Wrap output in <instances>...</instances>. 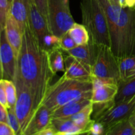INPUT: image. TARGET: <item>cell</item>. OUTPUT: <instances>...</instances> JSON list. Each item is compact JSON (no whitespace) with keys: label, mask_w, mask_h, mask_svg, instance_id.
<instances>
[{"label":"cell","mask_w":135,"mask_h":135,"mask_svg":"<svg viewBox=\"0 0 135 135\" xmlns=\"http://www.w3.org/2000/svg\"><path fill=\"white\" fill-rule=\"evenodd\" d=\"M134 77H135V68L133 70V71H131L130 73H129V75H127V78L125 79H131V78H134Z\"/></svg>","instance_id":"8d00e7d4"},{"label":"cell","mask_w":135,"mask_h":135,"mask_svg":"<svg viewBox=\"0 0 135 135\" xmlns=\"http://www.w3.org/2000/svg\"><path fill=\"white\" fill-rule=\"evenodd\" d=\"M51 113L48 108L41 104L37 108L28 125L21 135H34L48 127L52 118Z\"/></svg>","instance_id":"7c38bea8"},{"label":"cell","mask_w":135,"mask_h":135,"mask_svg":"<svg viewBox=\"0 0 135 135\" xmlns=\"http://www.w3.org/2000/svg\"><path fill=\"white\" fill-rule=\"evenodd\" d=\"M28 18L32 28L38 38L40 46L42 48L45 38L51 33L49 29L47 21L38 10L33 0L30 1Z\"/></svg>","instance_id":"8fae6325"},{"label":"cell","mask_w":135,"mask_h":135,"mask_svg":"<svg viewBox=\"0 0 135 135\" xmlns=\"http://www.w3.org/2000/svg\"><path fill=\"white\" fill-rule=\"evenodd\" d=\"M119 71L121 79L124 80L129 73L135 68V55L119 59Z\"/></svg>","instance_id":"cb8c5ba5"},{"label":"cell","mask_w":135,"mask_h":135,"mask_svg":"<svg viewBox=\"0 0 135 135\" xmlns=\"http://www.w3.org/2000/svg\"><path fill=\"white\" fill-rule=\"evenodd\" d=\"M63 50L59 47H54L47 51L48 61L50 69L53 75H55L57 72L65 71V58L63 57Z\"/></svg>","instance_id":"ffe728a7"},{"label":"cell","mask_w":135,"mask_h":135,"mask_svg":"<svg viewBox=\"0 0 135 135\" xmlns=\"http://www.w3.org/2000/svg\"><path fill=\"white\" fill-rule=\"evenodd\" d=\"M0 135H16V133L7 123L0 122Z\"/></svg>","instance_id":"d6a6232c"},{"label":"cell","mask_w":135,"mask_h":135,"mask_svg":"<svg viewBox=\"0 0 135 135\" xmlns=\"http://www.w3.org/2000/svg\"><path fill=\"white\" fill-rule=\"evenodd\" d=\"M7 108L0 103V122L7 123Z\"/></svg>","instance_id":"836d02e7"},{"label":"cell","mask_w":135,"mask_h":135,"mask_svg":"<svg viewBox=\"0 0 135 135\" xmlns=\"http://www.w3.org/2000/svg\"><path fill=\"white\" fill-rule=\"evenodd\" d=\"M67 1H69V0H67Z\"/></svg>","instance_id":"b9f144b4"},{"label":"cell","mask_w":135,"mask_h":135,"mask_svg":"<svg viewBox=\"0 0 135 135\" xmlns=\"http://www.w3.org/2000/svg\"><path fill=\"white\" fill-rule=\"evenodd\" d=\"M17 71L31 90L37 109L42 104L54 75L49 65L47 51L40 46L29 18L22 34Z\"/></svg>","instance_id":"6da1fadb"},{"label":"cell","mask_w":135,"mask_h":135,"mask_svg":"<svg viewBox=\"0 0 135 135\" xmlns=\"http://www.w3.org/2000/svg\"><path fill=\"white\" fill-rule=\"evenodd\" d=\"M135 96V77L119 80L118 90L115 97V104L132 100Z\"/></svg>","instance_id":"ac0fdd59"},{"label":"cell","mask_w":135,"mask_h":135,"mask_svg":"<svg viewBox=\"0 0 135 135\" xmlns=\"http://www.w3.org/2000/svg\"><path fill=\"white\" fill-rule=\"evenodd\" d=\"M76 135H90V133L88 132H84V133H81V134H76Z\"/></svg>","instance_id":"f35d334b"},{"label":"cell","mask_w":135,"mask_h":135,"mask_svg":"<svg viewBox=\"0 0 135 135\" xmlns=\"http://www.w3.org/2000/svg\"><path fill=\"white\" fill-rule=\"evenodd\" d=\"M104 135H105V134H104Z\"/></svg>","instance_id":"ee69618b"},{"label":"cell","mask_w":135,"mask_h":135,"mask_svg":"<svg viewBox=\"0 0 135 135\" xmlns=\"http://www.w3.org/2000/svg\"><path fill=\"white\" fill-rule=\"evenodd\" d=\"M0 70H1V68H0Z\"/></svg>","instance_id":"7bdbcfd3"},{"label":"cell","mask_w":135,"mask_h":135,"mask_svg":"<svg viewBox=\"0 0 135 135\" xmlns=\"http://www.w3.org/2000/svg\"><path fill=\"white\" fill-rule=\"evenodd\" d=\"M119 4L123 8H135V0H119Z\"/></svg>","instance_id":"e575fe53"},{"label":"cell","mask_w":135,"mask_h":135,"mask_svg":"<svg viewBox=\"0 0 135 135\" xmlns=\"http://www.w3.org/2000/svg\"><path fill=\"white\" fill-rule=\"evenodd\" d=\"M7 114V123L13 129L16 135H21V130L19 121L15 112V107L8 108Z\"/></svg>","instance_id":"484cf974"},{"label":"cell","mask_w":135,"mask_h":135,"mask_svg":"<svg viewBox=\"0 0 135 135\" xmlns=\"http://www.w3.org/2000/svg\"><path fill=\"white\" fill-rule=\"evenodd\" d=\"M92 103L91 102L80 112L71 116L69 118L83 131H87V128L92 121Z\"/></svg>","instance_id":"7402d4cb"},{"label":"cell","mask_w":135,"mask_h":135,"mask_svg":"<svg viewBox=\"0 0 135 135\" xmlns=\"http://www.w3.org/2000/svg\"><path fill=\"white\" fill-rule=\"evenodd\" d=\"M0 79H1V70H0Z\"/></svg>","instance_id":"ab89813d"},{"label":"cell","mask_w":135,"mask_h":135,"mask_svg":"<svg viewBox=\"0 0 135 135\" xmlns=\"http://www.w3.org/2000/svg\"><path fill=\"white\" fill-rule=\"evenodd\" d=\"M91 81L92 83V90L102 86L107 85V84H118L119 83L117 80L113 79L96 77V76H92Z\"/></svg>","instance_id":"f546056e"},{"label":"cell","mask_w":135,"mask_h":135,"mask_svg":"<svg viewBox=\"0 0 135 135\" xmlns=\"http://www.w3.org/2000/svg\"><path fill=\"white\" fill-rule=\"evenodd\" d=\"M112 3L116 4V5H119V0H109Z\"/></svg>","instance_id":"74e56055"},{"label":"cell","mask_w":135,"mask_h":135,"mask_svg":"<svg viewBox=\"0 0 135 135\" xmlns=\"http://www.w3.org/2000/svg\"><path fill=\"white\" fill-rule=\"evenodd\" d=\"M46 21L47 19V0H33Z\"/></svg>","instance_id":"4dcf8cb0"},{"label":"cell","mask_w":135,"mask_h":135,"mask_svg":"<svg viewBox=\"0 0 135 135\" xmlns=\"http://www.w3.org/2000/svg\"><path fill=\"white\" fill-rule=\"evenodd\" d=\"M5 32L7 39L14 51L16 57L17 58L22 46L23 32L21 30L18 22L10 13L7 18Z\"/></svg>","instance_id":"4fadbf2b"},{"label":"cell","mask_w":135,"mask_h":135,"mask_svg":"<svg viewBox=\"0 0 135 135\" xmlns=\"http://www.w3.org/2000/svg\"><path fill=\"white\" fill-rule=\"evenodd\" d=\"M30 0H11L10 13L17 21L21 30L24 32L28 21L29 5Z\"/></svg>","instance_id":"2e32d148"},{"label":"cell","mask_w":135,"mask_h":135,"mask_svg":"<svg viewBox=\"0 0 135 135\" xmlns=\"http://www.w3.org/2000/svg\"><path fill=\"white\" fill-rule=\"evenodd\" d=\"M92 102L88 99H83L73 102L68 104L60 107L51 113L52 118H67L74 115L84 109Z\"/></svg>","instance_id":"e0dca14e"},{"label":"cell","mask_w":135,"mask_h":135,"mask_svg":"<svg viewBox=\"0 0 135 135\" xmlns=\"http://www.w3.org/2000/svg\"><path fill=\"white\" fill-rule=\"evenodd\" d=\"M87 132H88L90 135H104L106 132V129L100 122L92 119V122L87 128Z\"/></svg>","instance_id":"f1b7e54d"},{"label":"cell","mask_w":135,"mask_h":135,"mask_svg":"<svg viewBox=\"0 0 135 135\" xmlns=\"http://www.w3.org/2000/svg\"><path fill=\"white\" fill-rule=\"evenodd\" d=\"M75 46H76V44L73 38L70 36L68 31L59 38V47L63 50V51L71 50Z\"/></svg>","instance_id":"83f0119b"},{"label":"cell","mask_w":135,"mask_h":135,"mask_svg":"<svg viewBox=\"0 0 135 135\" xmlns=\"http://www.w3.org/2000/svg\"><path fill=\"white\" fill-rule=\"evenodd\" d=\"M68 33L76 46L87 44L90 39L89 32L86 28L81 24L75 22L72 27L68 30Z\"/></svg>","instance_id":"44dd1931"},{"label":"cell","mask_w":135,"mask_h":135,"mask_svg":"<svg viewBox=\"0 0 135 135\" xmlns=\"http://www.w3.org/2000/svg\"><path fill=\"white\" fill-rule=\"evenodd\" d=\"M50 126L55 132V135H76L84 133L69 117L51 118Z\"/></svg>","instance_id":"9a60e30c"},{"label":"cell","mask_w":135,"mask_h":135,"mask_svg":"<svg viewBox=\"0 0 135 135\" xmlns=\"http://www.w3.org/2000/svg\"><path fill=\"white\" fill-rule=\"evenodd\" d=\"M105 135H135V128L129 119H126L106 129Z\"/></svg>","instance_id":"603a6c76"},{"label":"cell","mask_w":135,"mask_h":135,"mask_svg":"<svg viewBox=\"0 0 135 135\" xmlns=\"http://www.w3.org/2000/svg\"><path fill=\"white\" fill-rule=\"evenodd\" d=\"M0 103L8 109L7 101L6 92L5 88V80L0 79Z\"/></svg>","instance_id":"1f68e13d"},{"label":"cell","mask_w":135,"mask_h":135,"mask_svg":"<svg viewBox=\"0 0 135 135\" xmlns=\"http://www.w3.org/2000/svg\"><path fill=\"white\" fill-rule=\"evenodd\" d=\"M92 94L91 81L69 79L63 75L56 83L50 86L41 104L53 112L73 102L90 100Z\"/></svg>","instance_id":"3957f363"},{"label":"cell","mask_w":135,"mask_h":135,"mask_svg":"<svg viewBox=\"0 0 135 135\" xmlns=\"http://www.w3.org/2000/svg\"><path fill=\"white\" fill-rule=\"evenodd\" d=\"M9 1H10V2H11V0H9Z\"/></svg>","instance_id":"60d3db41"},{"label":"cell","mask_w":135,"mask_h":135,"mask_svg":"<svg viewBox=\"0 0 135 135\" xmlns=\"http://www.w3.org/2000/svg\"><path fill=\"white\" fill-rule=\"evenodd\" d=\"M119 58L117 57L109 46L98 45L94 63L92 67V76L113 79L119 82Z\"/></svg>","instance_id":"52a82bcc"},{"label":"cell","mask_w":135,"mask_h":135,"mask_svg":"<svg viewBox=\"0 0 135 135\" xmlns=\"http://www.w3.org/2000/svg\"><path fill=\"white\" fill-rule=\"evenodd\" d=\"M17 58L9 44L5 29L0 34V68L1 79L13 81L16 73Z\"/></svg>","instance_id":"ba28073f"},{"label":"cell","mask_w":135,"mask_h":135,"mask_svg":"<svg viewBox=\"0 0 135 135\" xmlns=\"http://www.w3.org/2000/svg\"><path fill=\"white\" fill-rule=\"evenodd\" d=\"M69 3L67 0H47V25L50 32L59 38L75 22Z\"/></svg>","instance_id":"5b68a950"},{"label":"cell","mask_w":135,"mask_h":135,"mask_svg":"<svg viewBox=\"0 0 135 135\" xmlns=\"http://www.w3.org/2000/svg\"><path fill=\"white\" fill-rule=\"evenodd\" d=\"M13 82L17 88V102L15 109L19 121L22 134L28 125L36 109L34 105V99L32 93L29 87L22 80L17 69Z\"/></svg>","instance_id":"8992f818"},{"label":"cell","mask_w":135,"mask_h":135,"mask_svg":"<svg viewBox=\"0 0 135 135\" xmlns=\"http://www.w3.org/2000/svg\"><path fill=\"white\" fill-rule=\"evenodd\" d=\"M65 71L63 75L65 77L75 80L91 81L92 77L91 65L80 61L69 55L65 58Z\"/></svg>","instance_id":"30bf717a"},{"label":"cell","mask_w":135,"mask_h":135,"mask_svg":"<svg viewBox=\"0 0 135 135\" xmlns=\"http://www.w3.org/2000/svg\"><path fill=\"white\" fill-rule=\"evenodd\" d=\"M4 80H5V88L8 108L15 107L17 102V88L15 84L12 80H5V79Z\"/></svg>","instance_id":"d4e9b609"},{"label":"cell","mask_w":135,"mask_h":135,"mask_svg":"<svg viewBox=\"0 0 135 135\" xmlns=\"http://www.w3.org/2000/svg\"><path fill=\"white\" fill-rule=\"evenodd\" d=\"M80 10L83 25L92 40L97 45L110 47V38L106 17L98 0H81Z\"/></svg>","instance_id":"277c9868"},{"label":"cell","mask_w":135,"mask_h":135,"mask_svg":"<svg viewBox=\"0 0 135 135\" xmlns=\"http://www.w3.org/2000/svg\"><path fill=\"white\" fill-rule=\"evenodd\" d=\"M106 17L110 47L118 58L135 55V8H123L109 0H98Z\"/></svg>","instance_id":"7a4b0ae2"},{"label":"cell","mask_w":135,"mask_h":135,"mask_svg":"<svg viewBox=\"0 0 135 135\" xmlns=\"http://www.w3.org/2000/svg\"><path fill=\"white\" fill-rule=\"evenodd\" d=\"M118 90V84H107L92 90V103L108 102L114 100Z\"/></svg>","instance_id":"d6986e66"},{"label":"cell","mask_w":135,"mask_h":135,"mask_svg":"<svg viewBox=\"0 0 135 135\" xmlns=\"http://www.w3.org/2000/svg\"><path fill=\"white\" fill-rule=\"evenodd\" d=\"M97 47L98 45L90 39L89 42L87 44L76 46L65 52L77 60L92 67L96 59Z\"/></svg>","instance_id":"5bb4252c"},{"label":"cell","mask_w":135,"mask_h":135,"mask_svg":"<svg viewBox=\"0 0 135 135\" xmlns=\"http://www.w3.org/2000/svg\"><path fill=\"white\" fill-rule=\"evenodd\" d=\"M134 112L135 96L129 101L115 104L95 121L100 122L105 129H108L114 124L129 119Z\"/></svg>","instance_id":"9c48e42d"},{"label":"cell","mask_w":135,"mask_h":135,"mask_svg":"<svg viewBox=\"0 0 135 135\" xmlns=\"http://www.w3.org/2000/svg\"><path fill=\"white\" fill-rule=\"evenodd\" d=\"M34 135H55V132L51 127L49 126L48 127L43 129Z\"/></svg>","instance_id":"d590c367"},{"label":"cell","mask_w":135,"mask_h":135,"mask_svg":"<svg viewBox=\"0 0 135 135\" xmlns=\"http://www.w3.org/2000/svg\"><path fill=\"white\" fill-rule=\"evenodd\" d=\"M11 2L9 0H0V34L5 29L7 18L10 12Z\"/></svg>","instance_id":"4316f807"}]
</instances>
